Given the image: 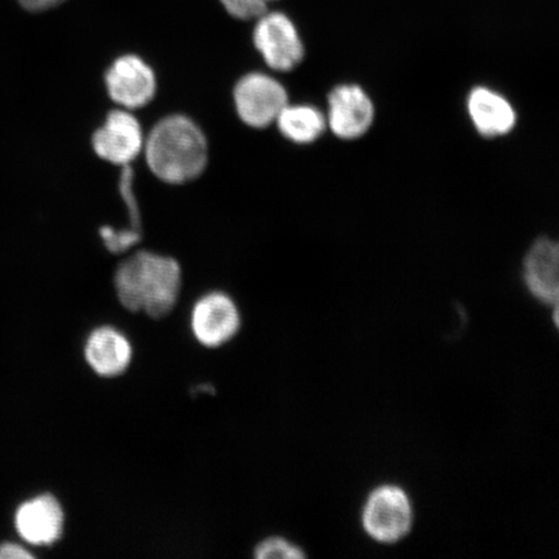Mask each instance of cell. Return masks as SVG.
Wrapping results in <instances>:
<instances>
[{
    "mask_svg": "<svg viewBox=\"0 0 559 559\" xmlns=\"http://www.w3.org/2000/svg\"><path fill=\"white\" fill-rule=\"evenodd\" d=\"M120 192L130 215L131 228L140 230V212L134 191V171L131 165L122 166Z\"/></svg>",
    "mask_w": 559,
    "mask_h": 559,
    "instance_id": "ac0fdd59",
    "label": "cell"
},
{
    "mask_svg": "<svg viewBox=\"0 0 559 559\" xmlns=\"http://www.w3.org/2000/svg\"><path fill=\"white\" fill-rule=\"evenodd\" d=\"M33 558L31 551L16 544H4L0 547V559H24Z\"/></svg>",
    "mask_w": 559,
    "mask_h": 559,
    "instance_id": "ffe728a7",
    "label": "cell"
},
{
    "mask_svg": "<svg viewBox=\"0 0 559 559\" xmlns=\"http://www.w3.org/2000/svg\"><path fill=\"white\" fill-rule=\"evenodd\" d=\"M87 365L103 379H115L129 369L132 346L115 326L103 325L88 334L85 345Z\"/></svg>",
    "mask_w": 559,
    "mask_h": 559,
    "instance_id": "8fae6325",
    "label": "cell"
},
{
    "mask_svg": "<svg viewBox=\"0 0 559 559\" xmlns=\"http://www.w3.org/2000/svg\"><path fill=\"white\" fill-rule=\"evenodd\" d=\"M21 7L29 12H45L55 9L66 0H19Z\"/></svg>",
    "mask_w": 559,
    "mask_h": 559,
    "instance_id": "d6986e66",
    "label": "cell"
},
{
    "mask_svg": "<svg viewBox=\"0 0 559 559\" xmlns=\"http://www.w3.org/2000/svg\"><path fill=\"white\" fill-rule=\"evenodd\" d=\"M115 286L126 310L164 319L178 304L181 269L174 258L139 251L118 265Z\"/></svg>",
    "mask_w": 559,
    "mask_h": 559,
    "instance_id": "6da1fadb",
    "label": "cell"
},
{
    "mask_svg": "<svg viewBox=\"0 0 559 559\" xmlns=\"http://www.w3.org/2000/svg\"><path fill=\"white\" fill-rule=\"evenodd\" d=\"M255 21L253 40L265 64L276 72H290L302 62L304 41L285 13L267 11Z\"/></svg>",
    "mask_w": 559,
    "mask_h": 559,
    "instance_id": "3957f363",
    "label": "cell"
},
{
    "mask_svg": "<svg viewBox=\"0 0 559 559\" xmlns=\"http://www.w3.org/2000/svg\"><path fill=\"white\" fill-rule=\"evenodd\" d=\"M234 97L242 122L255 129L274 123L288 105V93L282 83L263 73L245 75L237 82Z\"/></svg>",
    "mask_w": 559,
    "mask_h": 559,
    "instance_id": "277c9868",
    "label": "cell"
},
{
    "mask_svg": "<svg viewBox=\"0 0 559 559\" xmlns=\"http://www.w3.org/2000/svg\"><path fill=\"white\" fill-rule=\"evenodd\" d=\"M144 142L142 126L124 109L110 111L93 138L96 155L120 166L131 165L143 151Z\"/></svg>",
    "mask_w": 559,
    "mask_h": 559,
    "instance_id": "ba28073f",
    "label": "cell"
},
{
    "mask_svg": "<svg viewBox=\"0 0 559 559\" xmlns=\"http://www.w3.org/2000/svg\"><path fill=\"white\" fill-rule=\"evenodd\" d=\"M105 85L111 100L124 109L145 107L157 91L155 72L135 55L117 59L105 74Z\"/></svg>",
    "mask_w": 559,
    "mask_h": 559,
    "instance_id": "52a82bcc",
    "label": "cell"
},
{
    "mask_svg": "<svg viewBox=\"0 0 559 559\" xmlns=\"http://www.w3.org/2000/svg\"><path fill=\"white\" fill-rule=\"evenodd\" d=\"M15 522L25 542L47 547L59 542L64 533V509L53 495H40L19 508Z\"/></svg>",
    "mask_w": 559,
    "mask_h": 559,
    "instance_id": "30bf717a",
    "label": "cell"
},
{
    "mask_svg": "<svg viewBox=\"0 0 559 559\" xmlns=\"http://www.w3.org/2000/svg\"><path fill=\"white\" fill-rule=\"evenodd\" d=\"M467 114L480 135L509 134L516 122L515 110L504 96L487 87H475L467 97Z\"/></svg>",
    "mask_w": 559,
    "mask_h": 559,
    "instance_id": "4fadbf2b",
    "label": "cell"
},
{
    "mask_svg": "<svg viewBox=\"0 0 559 559\" xmlns=\"http://www.w3.org/2000/svg\"><path fill=\"white\" fill-rule=\"evenodd\" d=\"M254 557L258 559H299L305 558L306 555L302 549L283 539V537H269V539L257 545Z\"/></svg>",
    "mask_w": 559,
    "mask_h": 559,
    "instance_id": "9a60e30c",
    "label": "cell"
},
{
    "mask_svg": "<svg viewBox=\"0 0 559 559\" xmlns=\"http://www.w3.org/2000/svg\"><path fill=\"white\" fill-rule=\"evenodd\" d=\"M414 520L408 496L403 489L383 486L370 493L362 524L373 539L382 543H394L407 535Z\"/></svg>",
    "mask_w": 559,
    "mask_h": 559,
    "instance_id": "5b68a950",
    "label": "cell"
},
{
    "mask_svg": "<svg viewBox=\"0 0 559 559\" xmlns=\"http://www.w3.org/2000/svg\"><path fill=\"white\" fill-rule=\"evenodd\" d=\"M146 163L165 183L183 185L204 173L207 140L191 118L175 115L160 120L144 142Z\"/></svg>",
    "mask_w": 559,
    "mask_h": 559,
    "instance_id": "7a4b0ae2",
    "label": "cell"
},
{
    "mask_svg": "<svg viewBox=\"0 0 559 559\" xmlns=\"http://www.w3.org/2000/svg\"><path fill=\"white\" fill-rule=\"evenodd\" d=\"M374 120V105L358 85H341L328 97L326 124L333 134L344 140L366 134Z\"/></svg>",
    "mask_w": 559,
    "mask_h": 559,
    "instance_id": "9c48e42d",
    "label": "cell"
},
{
    "mask_svg": "<svg viewBox=\"0 0 559 559\" xmlns=\"http://www.w3.org/2000/svg\"><path fill=\"white\" fill-rule=\"evenodd\" d=\"M272 2L276 0H221L230 16L242 21L260 19Z\"/></svg>",
    "mask_w": 559,
    "mask_h": 559,
    "instance_id": "2e32d148",
    "label": "cell"
},
{
    "mask_svg": "<svg viewBox=\"0 0 559 559\" xmlns=\"http://www.w3.org/2000/svg\"><path fill=\"white\" fill-rule=\"evenodd\" d=\"M282 134L297 144H310L323 135L326 118L311 105H286L276 118Z\"/></svg>",
    "mask_w": 559,
    "mask_h": 559,
    "instance_id": "5bb4252c",
    "label": "cell"
},
{
    "mask_svg": "<svg viewBox=\"0 0 559 559\" xmlns=\"http://www.w3.org/2000/svg\"><path fill=\"white\" fill-rule=\"evenodd\" d=\"M524 282L533 295L542 302H558L559 249L556 241L539 239L528 250L524 260Z\"/></svg>",
    "mask_w": 559,
    "mask_h": 559,
    "instance_id": "7c38bea8",
    "label": "cell"
},
{
    "mask_svg": "<svg viewBox=\"0 0 559 559\" xmlns=\"http://www.w3.org/2000/svg\"><path fill=\"white\" fill-rule=\"evenodd\" d=\"M191 328L199 344L207 348H218L228 344L239 333L240 311L226 293H207L193 306Z\"/></svg>",
    "mask_w": 559,
    "mask_h": 559,
    "instance_id": "8992f818",
    "label": "cell"
},
{
    "mask_svg": "<svg viewBox=\"0 0 559 559\" xmlns=\"http://www.w3.org/2000/svg\"><path fill=\"white\" fill-rule=\"evenodd\" d=\"M100 235L105 247L115 254L124 253L140 241V230L131 227L128 229L103 227Z\"/></svg>",
    "mask_w": 559,
    "mask_h": 559,
    "instance_id": "e0dca14e",
    "label": "cell"
}]
</instances>
